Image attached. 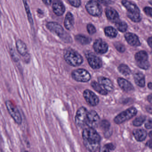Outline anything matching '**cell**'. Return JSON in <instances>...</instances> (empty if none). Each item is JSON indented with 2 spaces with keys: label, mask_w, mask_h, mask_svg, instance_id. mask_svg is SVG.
<instances>
[{
  "label": "cell",
  "mask_w": 152,
  "mask_h": 152,
  "mask_svg": "<svg viewBox=\"0 0 152 152\" xmlns=\"http://www.w3.org/2000/svg\"><path fill=\"white\" fill-rule=\"evenodd\" d=\"M93 48L95 51L99 54H104L107 52L109 48V46L106 42L101 39H96L95 40Z\"/></svg>",
  "instance_id": "cell-14"
},
{
  "label": "cell",
  "mask_w": 152,
  "mask_h": 152,
  "mask_svg": "<svg viewBox=\"0 0 152 152\" xmlns=\"http://www.w3.org/2000/svg\"><path fill=\"white\" fill-rule=\"evenodd\" d=\"M149 2H150V3L152 5V1H150Z\"/></svg>",
  "instance_id": "cell-46"
},
{
  "label": "cell",
  "mask_w": 152,
  "mask_h": 152,
  "mask_svg": "<svg viewBox=\"0 0 152 152\" xmlns=\"http://www.w3.org/2000/svg\"><path fill=\"white\" fill-rule=\"evenodd\" d=\"M147 42H148V44L150 46V47L152 48V37L148 38Z\"/></svg>",
  "instance_id": "cell-40"
},
{
  "label": "cell",
  "mask_w": 152,
  "mask_h": 152,
  "mask_svg": "<svg viewBox=\"0 0 152 152\" xmlns=\"http://www.w3.org/2000/svg\"><path fill=\"white\" fill-rule=\"evenodd\" d=\"M145 13L152 18V8L150 7H146L144 9Z\"/></svg>",
  "instance_id": "cell-36"
},
{
  "label": "cell",
  "mask_w": 152,
  "mask_h": 152,
  "mask_svg": "<svg viewBox=\"0 0 152 152\" xmlns=\"http://www.w3.org/2000/svg\"><path fill=\"white\" fill-rule=\"evenodd\" d=\"M46 26L51 32L56 34L61 38L69 41L70 40L69 38H67V37H69V35H67L63 27L58 23L54 22H48L46 24Z\"/></svg>",
  "instance_id": "cell-5"
},
{
  "label": "cell",
  "mask_w": 152,
  "mask_h": 152,
  "mask_svg": "<svg viewBox=\"0 0 152 152\" xmlns=\"http://www.w3.org/2000/svg\"><path fill=\"white\" fill-rule=\"evenodd\" d=\"M145 119L146 117L144 116L137 117L133 121V125L135 126H140L145 121Z\"/></svg>",
  "instance_id": "cell-30"
},
{
  "label": "cell",
  "mask_w": 152,
  "mask_h": 152,
  "mask_svg": "<svg viewBox=\"0 0 152 152\" xmlns=\"http://www.w3.org/2000/svg\"><path fill=\"white\" fill-rule=\"evenodd\" d=\"M23 4L25 6V10L26 12L27 16L28 17V19L29 21V23L31 25H34V21H33V18H32V14L30 12V8L28 4L27 1H23Z\"/></svg>",
  "instance_id": "cell-28"
},
{
  "label": "cell",
  "mask_w": 152,
  "mask_h": 152,
  "mask_svg": "<svg viewBox=\"0 0 152 152\" xmlns=\"http://www.w3.org/2000/svg\"><path fill=\"white\" fill-rule=\"evenodd\" d=\"M87 59L90 67L94 69L100 68L102 67V63L99 57L93 53H88L86 55Z\"/></svg>",
  "instance_id": "cell-13"
},
{
  "label": "cell",
  "mask_w": 152,
  "mask_h": 152,
  "mask_svg": "<svg viewBox=\"0 0 152 152\" xmlns=\"http://www.w3.org/2000/svg\"><path fill=\"white\" fill-rule=\"evenodd\" d=\"M83 96L86 102L90 106H95L99 103V98L90 90H85L83 93Z\"/></svg>",
  "instance_id": "cell-12"
},
{
  "label": "cell",
  "mask_w": 152,
  "mask_h": 152,
  "mask_svg": "<svg viewBox=\"0 0 152 152\" xmlns=\"http://www.w3.org/2000/svg\"><path fill=\"white\" fill-rule=\"evenodd\" d=\"M100 123V117L96 112L93 110L88 111L86 126L88 128L94 129L98 126Z\"/></svg>",
  "instance_id": "cell-10"
},
{
  "label": "cell",
  "mask_w": 152,
  "mask_h": 152,
  "mask_svg": "<svg viewBox=\"0 0 152 152\" xmlns=\"http://www.w3.org/2000/svg\"><path fill=\"white\" fill-rule=\"evenodd\" d=\"M105 14L107 18L112 21L117 22L119 20L118 13L117 11L111 8H107L105 11Z\"/></svg>",
  "instance_id": "cell-20"
},
{
  "label": "cell",
  "mask_w": 152,
  "mask_h": 152,
  "mask_svg": "<svg viewBox=\"0 0 152 152\" xmlns=\"http://www.w3.org/2000/svg\"><path fill=\"white\" fill-rule=\"evenodd\" d=\"M110 149L105 145H104L100 148L99 152H110Z\"/></svg>",
  "instance_id": "cell-38"
},
{
  "label": "cell",
  "mask_w": 152,
  "mask_h": 152,
  "mask_svg": "<svg viewBox=\"0 0 152 152\" xmlns=\"http://www.w3.org/2000/svg\"><path fill=\"white\" fill-rule=\"evenodd\" d=\"M148 87L149 89L152 90V83L150 82L148 84Z\"/></svg>",
  "instance_id": "cell-44"
},
{
  "label": "cell",
  "mask_w": 152,
  "mask_h": 152,
  "mask_svg": "<svg viewBox=\"0 0 152 152\" xmlns=\"http://www.w3.org/2000/svg\"><path fill=\"white\" fill-rule=\"evenodd\" d=\"M88 32L90 35H93L96 32V29L94 26L92 24H88L87 26Z\"/></svg>",
  "instance_id": "cell-33"
},
{
  "label": "cell",
  "mask_w": 152,
  "mask_h": 152,
  "mask_svg": "<svg viewBox=\"0 0 152 152\" xmlns=\"http://www.w3.org/2000/svg\"><path fill=\"white\" fill-rule=\"evenodd\" d=\"M72 76L76 81L87 82L91 79V75L88 71L83 69L75 70L72 73Z\"/></svg>",
  "instance_id": "cell-9"
},
{
  "label": "cell",
  "mask_w": 152,
  "mask_h": 152,
  "mask_svg": "<svg viewBox=\"0 0 152 152\" xmlns=\"http://www.w3.org/2000/svg\"><path fill=\"white\" fill-rule=\"evenodd\" d=\"M98 83L108 93L111 92L113 89V85L110 80L104 77L100 76L98 78Z\"/></svg>",
  "instance_id": "cell-15"
},
{
  "label": "cell",
  "mask_w": 152,
  "mask_h": 152,
  "mask_svg": "<svg viewBox=\"0 0 152 152\" xmlns=\"http://www.w3.org/2000/svg\"><path fill=\"white\" fill-rule=\"evenodd\" d=\"M119 71L122 75L125 76H129L131 73V70L129 68V67L125 64H121L118 68Z\"/></svg>",
  "instance_id": "cell-29"
},
{
  "label": "cell",
  "mask_w": 152,
  "mask_h": 152,
  "mask_svg": "<svg viewBox=\"0 0 152 152\" xmlns=\"http://www.w3.org/2000/svg\"><path fill=\"white\" fill-rule=\"evenodd\" d=\"M91 85L92 87L98 93L102 95H106L108 94V92L106 90H104L98 82H96L95 81H92Z\"/></svg>",
  "instance_id": "cell-24"
},
{
  "label": "cell",
  "mask_w": 152,
  "mask_h": 152,
  "mask_svg": "<svg viewBox=\"0 0 152 152\" xmlns=\"http://www.w3.org/2000/svg\"><path fill=\"white\" fill-rule=\"evenodd\" d=\"M145 128L147 129H152V120L149 119L145 124Z\"/></svg>",
  "instance_id": "cell-37"
},
{
  "label": "cell",
  "mask_w": 152,
  "mask_h": 152,
  "mask_svg": "<svg viewBox=\"0 0 152 152\" xmlns=\"http://www.w3.org/2000/svg\"><path fill=\"white\" fill-rule=\"evenodd\" d=\"M83 143L88 151L96 152L100 146L101 137L94 129L86 128L82 132Z\"/></svg>",
  "instance_id": "cell-1"
},
{
  "label": "cell",
  "mask_w": 152,
  "mask_h": 152,
  "mask_svg": "<svg viewBox=\"0 0 152 152\" xmlns=\"http://www.w3.org/2000/svg\"><path fill=\"white\" fill-rule=\"evenodd\" d=\"M149 136H150V138H151V140L152 141V131H151V132L149 133Z\"/></svg>",
  "instance_id": "cell-45"
},
{
  "label": "cell",
  "mask_w": 152,
  "mask_h": 152,
  "mask_svg": "<svg viewBox=\"0 0 152 152\" xmlns=\"http://www.w3.org/2000/svg\"><path fill=\"white\" fill-rule=\"evenodd\" d=\"M135 59L137 66L144 70L148 69L150 67L148 61V55L144 51H140L135 55Z\"/></svg>",
  "instance_id": "cell-6"
},
{
  "label": "cell",
  "mask_w": 152,
  "mask_h": 152,
  "mask_svg": "<svg viewBox=\"0 0 152 152\" xmlns=\"http://www.w3.org/2000/svg\"><path fill=\"white\" fill-rule=\"evenodd\" d=\"M146 145H147L148 147H150V148H152V140H150L147 142V143H146Z\"/></svg>",
  "instance_id": "cell-41"
},
{
  "label": "cell",
  "mask_w": 152,
  "mask_h": 152,
  "mask_svg": "<svg viewBox=\"0 0 152 152\" xmlns=\"http://www.w3.org/2000/svg\"><path fill=\"white\" fill-rule=\"evenodd\" d=\"M100 125L101 127L104 131H108L110 130V124L109 121L106 120H103L100 122Z\"/></svg>",
  "instance_id": "cell-31"
},
{
  "label": "cell",
  "mask_w": 152,
  "mask_h": 152,
  "mask_svg": "<svg viewBox=\"0 0 152 152\" xmlns=\"http://www.w3.org/2000/svg\"><path fill=\"white\" fill-rule=\"evenodd\" d=\"M76 40L82 45H87L91 42V39L83 35H78L75 36Z\"/></svg>",
  "instance_id": "cell-26"
},
{
  "label": "cell",
  "mask_w": 152,
  "mask_h": 152,
  "mask_svg": "<svg viewBox=\"0 0 152 152\" xmlns=\"http://www.w3.org/2000/svg\"><path fill=\"white\" fill-rule=\"evenodd\" d=\"M115 26L119 31L121 32H125L127 29V24L125 21L118 20L115 22Z\"/></svg>",
  "instance_id": "cell-27"
},
{
  "label": "cell",
  "mask_w": 152,
  "mask_h": 152,
  "mask_svg": "<svg viewBox=\"0 0 152 152\" xmlns=\"http://www.w3.org/2000/svg\"><path fill=\"white\" fill-rule=\"evenodd\" d=\"M10 51L11 56L12 59L15 62H18L19 61V58L17 54V53L15 51L14 49H11L10 50Z\"/></svg>",
  "instance_id": "cell-34"
},
{
  "label": "cell",
  "mask_w": 152,
  "mask_h": 152,
  "mask_svg": "<svg viewBox=\"0 0 152 152\" xmlns=\"http://www.w3.org/2000/svg\"><path fill=\"white\" fill-rule=\"evenodd\" d=\"M104 33L105 35L108 37H115L118 35V32L117 30L111 26L106 27L104 29Z\"/></svg>",
  "instance_id": "cell-25"
},
{
  "label": "cell",
  "mask_w": 152,
  "mask_h": 152,
  "mask_svg": "<svg viewBox=\"0 0 152 152\" xmlns=\"http://www.w3.org/2000/svg\"><path fill=\"white\" fill-rule=\"evenodd\" d=\"M23 152H28L27 151H24Z\"/></svg>",
  "instance_id": "cell-47"
},
{
  "label": "cell",
  "mask_w": 152,
  "mask_h": 152,
  "mask_svg": "<svg viewBox=\"0 0 152 152\" xmlns=\"http://www.w3.org/2000/svg\"><path fill=\"white\" fill-rule=\"evenodd\" d=\"M16 46L18 52L21 56L25 57L28 54L26 45L21 39H18L16 41Z\"/></svg>",
  "instance_id": "cell-19"
},
{
  "label": "cell",
  "mask_w": 152,
  "mask_h": 152,
  "mask_svg": "<svg viewBox=\"0 0 152 152\" xmlns=\"http://www.w3.org/2000/svg\"><path fill=\"white\" fill-rule=\"evenodd\" d=\"M125 37L127 43L132 46L137 47L141 45L139 38L135 34L127 33L125 35Z\"/></svg>",
  "instance_id": "cell-16"
},
{
  "label": "cell",
  "mask_w": 152,
  "mask_h": 152,
  "mask_svg": "<svg viewBox=\"0 0 152 152\" xmlns=\"http://www.w3.org/2000/svg\"><path fill=\"white\" fill-rule=\"evenodd\" d=\"M122 5L127 9V15L130 16H140V10L137 5L130 1H121Z\"/></svg>",
  "instance_id": "cell-11"
},
{
  "label": "cell",
  "mask_w": 152,
  "mask_h": 152,
  "mask_svg": "<svg viewBox=\"0 0 152 152\" xmlns=\"http://www.w3.org/2000/svg\"><path fill=\"white\" fill-rule=\"evenodd\" d=\"M5 106L9 114L15 123L19 125H21L22 122V117L18 108L10 101H7L5 102Z\"/></svg>",
  "instance_id": "cell-4"
},
{
  "label": "cell",
  "mask_w": 152,
  "mask_h": 152,
  "mask_svg": "<svg viewBox=\"0 0 152 152\" xmlns=\"http://www.w3.org/2000/svg\"><path fill=\"white\" fill-rule=\"evenodd\" d=\"M64 59L67 63L73 67H77L83 62L82 56L74 49L68 48L65 51Z\"/></svg>",
  "instance_id": "cell-2"
},
{
  "label": "cell",
  "mask_w": 152,
  "mask_h": 152,
  "mask_svg": "<svg viewBox=\"0 0 152 152\" xmlns=\"http://www.w3.org/2000/svg\"><path fill=\"white\" fill-rule=\"evenodd\" d=\"M134 79L136 84L140 87L145 86V78L144 75L141 72H137L134 75Z\"/></svg>",
  "instance_id": "cell-23"
},
{
  "label": "cell",
  "mask_w": 152,
  "mask_h": 152,
  "mask_svg": "<svg viewBox=\"0 0 152 152\" xmlns=\"http://www.w3.org/2000/svg\"><path fill=\"white\" fill-rule=\"evenodd\" d=\"M133 135L137 141L142 142L145 140L147 137V132L144 129H136L133 131Z\"/></svg>",
  "instance_id": "cell-22"
},
{
  "label": "cell",
  "mask_w": 152,
  "mask_h": 152,
  "mask_svg": "<svg viewBox=\"0 0 152 152\" xmlns=\"http://www.w3.org/2000/svg\"><path fill=\"white\" fill-rule=\"evenodd\" d=\"M68 1L71 5L75 7H79L80 6V4H81V1L79 0H76V1L69 0Z\"/></svg>",
  "instance_id": "cell-35"
},
{
  "label": "cell",
  "mask_w": 152,
  "mask_h": 152,
  "mask_svg": "<svg viewBox=\"0 0 152 152\" xmlns=\"http://www.w3.org/2000/svg\"><path fill=\"white\" fill-rule=\"evenodd\" d=\"M147 99H148V101H149L151 104H152V94L148 96Z\"/></svg>",
  "instance_id": "cell-42"
},
{
  "label": "cell",
  "mask_w": 152,
  "mask_h": 152,
  "mask_svg": "<svg viewBox=\"0 0 152 152\" xmlns=\"http://www.w3.org/2000/svg\"><path fill=\"white\" fill-rule=\"evenodd\" d=\"M137 113V110L134 107L129 108L121 112L114 119V122L117 124H121L129 120L134 117Z\"/></svg>",
  "instance_id": "cell-3"
},
{
  "label": "cell",
  "mask_w": 152,
  "mask_h": 152,
  "mask_svg": "<svg viewBox=\"0 0 152 152\" xmlns=\"http://www.w3.org/2000/svg\"><path fill=\"white\" fill-rule=\"evenodd\" d=\"M75 19L74 16L70 12L67 13L64 21V25L67 30H70L74 27Z\"/></svg>",
  "instance_id": "cell-21"
},
{
  "label": "cell",
  "mask_w": 152,
  "mask_h": 152,
  "mask_svg": "<svg viewBox=\"0 0 152 152\" xmlns=\"http://www.w3.org/2000/svg\"><path fill=\"white\" fill-rule=\"evenodd\" d=\"M114 45L117 51L119 52H124L125 50H126V48H125V46L122 44H121V43L117 42V43H115Z\"/></svg>",
  "instance_id": "cell-32"
},
{
  "label": "cell",
  "mask_w": 152,
  "mask_h": 152,
  "mask_svg": "<svg viewBox=\"0 0 152 152\" xmlns=\"http://www.w3.org/2000/svg\"><path fill=\"white\" fill-rule=\"evenodd\" d=\"M88 111L87 109L84 107H80L77 111L75 117L76 125L79 127H83L86 126Z\"/></svg>",
  "instance_id": "cell-8"
},
{
  "label": "cell",
  "mask_w": 152,
  "mask_h": 152,
  "mask_svg": "<svg viewBox=\"0 0 152 152\" xmlns=\"http://www.w3.org/2000/svg\"><path fill=\"white\" fill-rule=\"evenodd\" d=\"M86 9L88 12L94 17H99L102 14V9L100 3L97 1H90L87 3Z\"/></svg>",
  "instance_id": "cell-7"
},
{
  "label": "cell",
  "mask_w": 152,
  "mask_h": 152,
  "mask_svg": "<svg viewBox=\"0 0 152 152\" xmlns=\"http://www.w3.org/2000/svg\"><path fill=\"white\" fill-rule=\"evenodd\" d=\"M118 82L120 87L125 92H132L134 90L133 85L129 81L124 79L119 78L118 79Z\"/></svg>",
  "instance_id": "cell-18"
},
{
  "label": "cell",
  "mask_w": 152,
  "mask_h": 152,
  "mask_svg": "<svg viewBox=\"0 0 152 152\" xmlns=\"http://www.w3.org/2000/svg\"><path fill=\"white\" fill-rule=\"evenodd\" d=\"M146 110L149 113L152 115V106H147V107H146Z\"/></svg>",
  "instance_id": "cell-39"
},
{
  "label": "cell",
  "mask_w": 152,
  "mask_h": 152,
  "mask_svg": "<svg viewBox=\"0 0 152 152\" xmlns=\"http://www.w3.org/2000/svg\"><path fill=\"white\" fill-rule=\"evenodd\" d=\"M43 2L45 4H47V5H50L51 4V3H52L51 1H43Z\"/></svg>",
  "instance_id": "cell-43"
},
{
  "label": "cell",
  "mask_w": 152,
  "mask_h": 152,
  "mask_svg": "<svg viewBox=\"0 0 152 152\" xmlns=\"http://www.w3.org/2000/svg\"><path fill=\"white\" fill-rule=\"evenodd\" d=\"M53 12L57 16H61L65 12V7L63 3L60 1H55L53 4Z\"/></svg>",
  "instance_id": "cell-17"
}]
</instances>
